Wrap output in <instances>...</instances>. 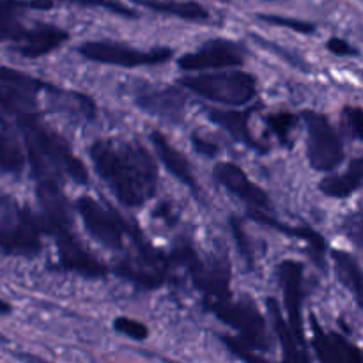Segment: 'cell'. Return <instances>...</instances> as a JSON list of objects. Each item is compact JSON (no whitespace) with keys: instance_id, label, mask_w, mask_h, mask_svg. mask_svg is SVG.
I'll use <instances>...</instances> for the list:
<instances>
[{"instance_id":"cell-17","label":"cell","mask_w":363,"mask_h":363,"mask_svg":"<svg viewBox=\"0 0 363 363\" xmlns=\"http://www.w3.org/2000/svg\"><path fill=\"white\" fill-rule=\"evenodd\" d=\"M151 140H152V145H155L156 152H158L160 160H162L163 165L167 167V170H169L177 181L186 184L190 190L199 191V184L197 181H195V176L194 172H191L186 156H184L181 151H177V149L167 140L165 135L160 133V131H152Z\"/></svg>"},{"instance_id":"cell-19","label":"cell","mask_w":363,"mask_h":363,"mask_svg":"<svg viewBox=\"0 0 363 363\" xmlns=\"http://www.w3.org/2000/svg\"><path fill=\"white\" fill-rule=\"evenodd\" d=\"M250 110H209V119L215 124L222 126L234 140L241 142V144L248 145L262 151V145L257 144L252 137L250 130H248V117H250Z\"/></svg>"},{"instance_id":"cell-16","label":"cell","mask_w":363,"mask_h":363,"mask_svg":"<svg viewBox=\"0 0 363 363\" xmlns=\"http://www.w3.org/2000/svg\"><path fill=\"white\" fill-rule=\"evenodd\" d=\"M137 105L152 116L169 121H179L184 110V98L176 89H147L138 92L135 98Z\"/></svg>"},{"instance_id":"cell-38","label":"cell","mask_w":363,"mask_h":363,"mask_svg":"<svg viewBox=\"0 0 363 363\" xmlns=\"http://www.w3.org/2000/svg\"><path fill=\"white\" fill-rule=\"evenodd\" d=\"M9 312H11V305L6 303V301L0 300V314L6 315V314H9Z\"/></svg>"},{"instance_id":"cell-3","label":"cell","mask_w":363,"mask_h":363,"mask_svg":"<svg viewBox=\"0 0 363 363\" xmlns=\"http://www.w3.org/2000/svg\"><path fill=\"white\" fill-rule=\"evenodd\" d=\"M38 197L45 213L48 230L55 238L60 264L67 272L78 273L87 279H101L106 275V266L94 257L78 240L71 218L69 206L55 181H39Z\"/></svg>"},{"instance_id":"cell-9","label":"cell","mask_w":363,"mask_h":363,"mask_svg":"<svg viewBox=\"0 0 363 363\" xmlns=\"http://www.w3.org/2000/svg\"><path fill=\"white\" fill-rule=\"evenodd\" d=\"M303 117L308 131L307 155L311 165L321 172H328L339 167L344 160L342 142L330 124L328 117L312 110L305 112Z\"/></svg>"},{"instance_id":"cell-26","label":"cell","mask_w":363,"mask_h":363,"mask_svg":"<svg viewBox=\"0 0 363 363\" xmlns=\"http://www.w3.org/2000/svg\"><path fill=\"white\" fill-rule=\"evenodd\" d=\"M333 261H335V269L337 275H339L340 282L354 294L358 305H363L362 300V272L358 261L351 254L344 250H335L332 254Z\"/></svg>"},{"instance_id":"cell-5","label":"cell","mask_w":363,"mask_h":363,"mask_svg":"<svg viewBox=\"0 0 363 363\" xmlns=\"http://www.w3.org/2000/svg\"><path fill=\"white\" fill-rule=\"evenodd\" d=\"M181 85L201 98L229 106L245 105L252 101L257 92V80L254 74L245 71L184 77L181 78Z\"/></svg>"},{"instance_id":"cell-23","label":"cell","mask_w":363,"mask_h":363,"mask_svg":"<svg viewBox=\"0 0 363 363\" xmlns=\"http://www.w3.org/2000/svg\"><path fill=\"white\" fill-rule=\"evenodd\" d=\"M363 179V160L357 158L353 160V163L350 165V169L342 174H337V176L326 177L325 181H321L319 184V190L325 195L333 199H346L350 195H353L354 191L360 190Z\"/></svg>"},{"instance_id":"cell-11","label":"cell","mask_w":363,"mask_h":363,"mask_svg":"<svg viewBox=\"0 0 363 363\" xmlns=\"http://www.w3.org/2000/svg\"><path fill=\"white\" fill-rule=\"evenodd\" d=\"M243 60V48L240 45H236L234 41H227V39H211L206 45H202L197 52L179 57L177 64H179L181 69L201 71L241 66Z\"/></svg>"},{"instance_id":"cell-1","label":"cell","mask_w":363,"mask_h":363,"mask_svg":"<svg viewBox=\"0 0 363 363\" xmlns=\"http://www.w3.org/2000/svg\"><path fill=\"white\" fill-rule=\"evenodd\" d=\"M98 176L108 184L121 204L140 208L156 194L158 169L144 145L124 140H98L91 145Z\"/></svg>"},{"instance_id":"cell-35","label":"cell","mask_w":363,"mask_h":363,"mask_svg":"<svg viewBox=\"0 0 363 363\" xmlns=\"http://www.w3.org/2000/svg\"><path fill=\"white\" fill-rule=\"evenodd\" d=\"M254 39L259 43V45L262 46V48H269V50H273V52H275V53H280V55H282V57H286V59L289 60V62H293V66H305V62H303V60H301V57L294 55V53H287V52H289V50L282 48V46L273 45V43L264 41V39H261V38H259V35H255V34H254Z\"/></svg>"},{"instance_id":"cell-6","label":"cell","mask_w":363,"mask_h":363,"mask_svg":"<svg viewBox=\"0 0 363 363\" xmlns=\"http://www.w3.org/2000/svg\"><path fill=\"white\" fill-rule=\"evenodd\" d=\"M206 303H208L209 311L215 312L216 318L236 330L248 346L257 351L272 350L264 318L259 312L254 300L241 298V300L233 301L229 296L223 300H208Z\"/></svg>"},{"instance_id":"cell-37","label":"cell","mask_w":363,"mask_h":363,"mask_svg":"<svg viewBox=\"0 0 363 363\" xmlns=\"http://www.w3.org/2000/svg\"><path fill=\"white\" fill-rule=\"evenodd\" d=\"M191 144H194V147L197 149L199 152H202V155H206V156H215L216 152H218V145H216L215 142L201 137L199 133L191 135Z\"/></svg>"},{"instance_id":"cell-30","label":"cell","mask_w":363,"mask_h":363,"mask_svg":"<svg viewBox=\"0 0 363 363\" xmlns=\"http://www.w3.org/2000/svg\"><path fill=\"white\" fill-rule=\"evenodd\" d=\"M113 328H116V332H119L121 335L128 337V339L138 340V342H142V340H145L149 337V330L144 323L137 321V319L124 318V315L123 318H117L116 321H113Z\"/></svg>"},{"instance_id":"cell-21","label":"cell","mask_w":363,"mask_h":363,"mask_svg":"<svg viewBox=\"0 0 363 363\" xmlns=\"http://www.w3.org/2000/svg\"><path fill=\"white\" fill-rule=\"evenodd\" d=\"M131 2L145 9L170 14L186 21H208L211 18V13L195 0H131Z\"/></svg>"},{"instance_id":"cell-29","label":"cell","mask_w":363,"mask_h":363,"mask_svg":"<svg viewBox=\"0 0 363 363\" xmlns=\"http://www.w3.org/2000/svg\"><path fill=\"white\" fill-rule=\"evenodd\" d=\"M60 2L78 4V6H84V7H101V9L110 11V13L117 14V16L137 18V13H135L131 7L124 6L123 2H119V0H60Z\"/></svg>"},{"instance_id":"cell-15","label":"cell","mask_w":363,"mask_h":363,"mask_svg":"<svg viewBox=\"0 0 363 363\" xmlns=\"http://www.w3.org/2000/svg\"><path fill=\"white\" fill-rule=\"evenodd\" d=\"M311 325L314 330V347L318 357L326 363H362V351L354 344L337 333H326L319 326L315 315H311Z\"/></svg>"},{"instance_id":"cell-32","label":"cell","mask_w":363,"mask_h":363,"mask_svg":"<svg viewBox=\"0 0 363 363\" xmlns=\"http://www.w3.org/2000/svg\"><path fill=\"white\" fill-rule=\"evenodd\" d=\"M222 340H223V344L227 346V350H229L233 354H236L238 358H241V360H245V362H264V358L259 357V354H255L254 347L248 346V344L245 342L243 339H236V337L225 335V337H222Z\"/></svg>"},{"instance_id":"cell-2","label":"cell","mask_w":363,"mask_h":363,"mask_svg":"<svg viewBox=\"0 0 363 363\" xmlns=\"http://www.w3.org/2000/svg\"><path fill=\"white\" fill-rule=\"evenodd\" d=\"M14 121L23 135L28 160L39 181L59 183L60 177H69L78 184L87 183L89 172L84 163L73 155L66 138L43 124L38 112L25 113Z\"/></svg>"},{"instance_id":"cell-12","label":"cell","mask_w":363,"mask_h":363,"mask_svg":"<svg viewBox=\"0 0 363 363\" xmlns=\"http://www.w3.org/2000/svg\"><path fill=\"white\" fill-rule=\"evenodd\" d=\"M280 284L284 289V301H286L287 315H289V326L293 335L305 346L303 337V321H301V286H303V266L296 261H284L279 268Z\"/></svg>"},{"instance_id":"cell-8","label":"cell","mask_w":363,"mask_h":363,"mask_svg":"<svg viewBox=\"0 0 363 363\" xmlns=\"http://www.w3.org/2000/svg\"><path fill=\"white\" fill-rule=\"evenodd\" d=\"M82 57L99 64H112V66L138 67V66H158L167 62L172 57L170 48L138 50L131 46L121 45L113 41H89L78 48Z\"/></svg>"},{"instance_id":"cell-22","label":"cell","mask_w":363,"mask_h":363,"mask_svg":"<svg viewBox=\"0 0 363 363\" xmlns=\"http://www.w3.org/2000/svg\"><path fill=\"white\" fill-rule=\"evenodd\" d=\"M38 101H35V92L28 89L18 87V85L0 82V113L9 116L13 119L25 116V113L35 112Z\"/></svg>"},{"instance_id":"cell-27","label":"cell","mask_w":363,"mask_h":363,"mask_svg":"<svg viewBox=\"0 0 363 363\" xmlns=\"http://www.w3.org/2000/svg\"><path fill=\"white\" fill-rule=\"evenodd\" d=\"M0 82L28 89V91L35 92V94H38L39 91H53V89H55L52 84H48V82H43L39 80V78L30 77V74L21 73V71L11 69V67L7 66H0Z\"/></svg>"},{"instance_id":"cell-33","label":"cell","mask_w":363,"mask_h":363,"mask_svg":"<svg viewBox=\"0 0 363 363\" xmlns=\"http://www.w3.org/2000/svg\"><path fill=\"white\" fill-rule=\"evenodd\" d=\"M230 227H233L234 240H236V245H238V248H240L241 255H243V257L247 259L248 266H252V264H254V250H252L250 241H248L247 234H245L243 225H241L240 220L230 218Z\"/></svg>"},{"instance_id":"cell-28","label":"cell","mask_w":363,"mask_h":363,"mask_svg":"<svg viewBox=\"0 0 363 363\" xmlns=\"http://www.w3.org/2000/svg\"><path fill=\"white\" fill-rule=\"evenodd\" d=\"M266 123L268 126L272 128L273 133L279 137V140L282 142L284 145L289 147L293 142H291V133L296 128V116H293L291 112H279V113H272V116L266 117Z\"/></svg>"},{"instance_id":"cell-20","label":"cell","mask_w":363,"mask_h":363,"mask_svg":"<svg viewBox=\"0 0 363 363\" xmlns=\"http://www.w3.org/2000/svg\"><path fill=\"white\" fill-rule=\"evenodd\" d=\"M35 9V0H0V43H14L23 34L21 14Z\"/></svg>"},{"instance_id":"cell-36","label":"cell","mask_w":363,"mask_h":363,"mask_svg":"<svg viewBox=\"0 0 363 363\" xmlns=\"http://www.w3.org/2000/svg\"><path fill=\"white\" fill-rule=\"evenodd\" d=\"M328 50L332 53H335V55H340V57H347V55H358L357 48H353V46L350 45L347 41H344V39L340 38H332L328 41Z\"/></svg>"},{"instance_id":"cell-18","label":"cell","mask_w":363,"mask_h":363,"mask_svg":"<svg viewBox=\"0 0 363 363\" xmlns=\"http://www.w3.org/2000/svg\"><path fill=\"white\" fill-rule=\"evenodd\" d=\"M250 216L254 220H257L259 223H264V225L272 227V229L280 230V233H284V234H289V236L300 238V240L307 241L308 248H311L312 259L318 262L319 268L326 269V264H325L326 245H325V240H323L321 234H318L315 230H312L311 227H287V225H284V223L277 222L275 218H272V216L266 215L264 209H257V208L250 209Z\"/></svg>"},{"instance_id":"cell-31","label":"cell","mask_w":363,"mask_h":363,"mask_svg":"<svg viewBox=\"0 0 363 363\" xmlns=\"http://www.w3.org/2000/svg\"><path fill=\"white\" fill-rule=\"evenodd\" d=\"M262 21L269 25H277V27H286L300 34H312L315 32V25L311 21L296 20V18H286V16H275V14H259Z\"/></svg>"},{"instance_id":"cell-13","label":"cell","mask_w":363,"mask_h":363,"mask_svg":"<svg viewBox=\"0 0 363 363\" xmlns=\"http://www.w3.org/2000/svg\"><path fill=\"white\" fill-rule=\"evenodd\" d=\"M213 176L223 188H227L230 194L240 197L247 204L254 206L257 209H268L272 206L266 191L261 190L255 183H252L247 174L234 163H218L213 170Z\"/></svg>"},{"instance_id":"cell-25","label":"cell","mask_w":363,"mask_h":363,"mask_svg":"<svg viewBox=\"0 0 363 363\" xmlns=\"http://www.w3.org/2000/svg\"><path fill=\"white\" fill-rule=\"evenodd\" d=\"M25 155L20 140L0 121V174H16L23 169Z\"/></svg>"},{"instance_id":"cell-4","label":"cell","mask_w":363,"mask_h":363,"mask_svg":"<svg viewBox=\"0 0 363 363\" xmlns=\"http://www.w3.org/2000/svg\"><path fill=\"white\" fill-rule=\"evenodd\" d=\"M0 250L18 257H34L41 252L38 218L7 195H0Z\"/></svg>"},{"instance_id":"cell-10","label":"cell","mask_w":363,"mask_h":363,"mask_svg":"<svg viewBox=\"0 0 363 363\" xmlns=\"http://www.w3.org/2000/svg\"><path fill=\"white\" fill-rule=\"evenodd\" d=\"M135 254L128 255L124 261L117 264V273L123 279L131 280L138 287L144 289H156L162 286L167 279L169 264H167L165 254L147 245L138 234L133 240Z\"/></svg>"},{"instance_id":"cell-7","label":"cell","mask_w":363,"mask_h":363,"mask_svg":"<svg viewBox=\"0 0 363 363\" xmlns=\"http://www.w3.org/2000/svg\"><path fill=\"white\" fill-rule=\"evenodd\" d=\"M78 211L84 220L85 229L89 230L94 240L105 245L112 250H121L124 247V240L130 236L133 240L140 230L138 227L131 225L130 222L123 218L116 209L105 206L103 202L96 201L92 197H80L78 201Z\"/></svg>"},{"instance_id":"cell-14","label":"cell","mask_w":363,"mask_h":363,"mask_svg":"<svg viewBox=\"0 0 363 363\" xmlns=\"http://www.w3.org/2000/svg\"><path fill=\"white\" fill-rule=\"evenodd\" d=\"M67 38H69V34L64 28L48 23H38L32 28H25L20 39L13 45V48L23 57L35 59V57L48 55L50 52L59 48L62 43L67 41Z\"/></svg>"},{"instance_id":"cell-34","label":"cell","mask_w":363,"mask_h":363,"mask_svg":"<svg viewBox=\"0 0 363 363\" xmlns=\"http://www.w3.org/2000/svg\"><path fill=\"white\" fill-rule=\"evenodd\" d=\"M344 117H346L347 130L351 131V135H353L354 138H358V140H360L362 138V123H363L362 108H358V106H350V108H346Z\"/></svg>"},{"instance_id":"cell-24","label":"cell","mask_w":363,"mask_h":363,"mask_svg":"<svg viewBox=\"0 0 363 363\" xmlns=\"http://www.w3.org/2000/svg\"><path fill=\"white\" fill-rule=\"evenodd\" d=\"M266 305H268L269 318H272L275 332L277 335H279V342L280 346H282L284 358L289 362H308V354L305 353L303 346H300L296 337L291 332V326L287 325L286 319H284L275 298H268V300H266Z\"/></svg>"}]
</instances>
